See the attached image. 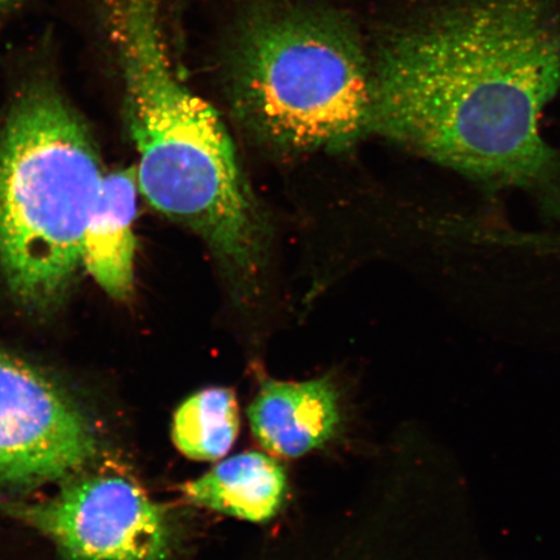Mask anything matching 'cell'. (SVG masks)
Returning a JSON list of instances; mask_svg holds the SVG:
<instances>
[{"mask_svg":"<svg viewBox=\"0 0 560 560\" xmlns=\"http://www.w3.org/2000/svg\"><path fill=\"white\" fill-rule=\"evenodd\" d=\"M226 83L236 115L279 150H345L370 135L373 58L332 7L255 5L229 46Z\"/></svg>","mask_w":560,"mask_h":560,"instance_id":"3957f363","label":"cell"},{"mask_svg":"<svg viewBox=\"0 0 560 560\" xmlns=\"http://www.w3.org/2000/svg\"><path fill=\"white\" fill-rule=\"evenodd\" d=\"M101 451L80 404L39 369L0 350V490L61 485L93 466Z\"/></svg>","mask_w":560,"mask_h":560,"instance_id":"8992f818","label":"cell"},{"mask_svg":"<svg viewBox=\"0 0 560 560\" xmlns=\"http://www.w3.org/2000/svg\"><path fill=\"white\" fill-rule=\"evenodd\" d=\"M42 501L0 499V516L50 540L62 560H179L170 510L136 480L82 472Z\"/></svg>","mask_w":560,"mask_h":560,"instance_id":"5b68a950","label":"cell"},{"mask_svg":"<svg viewBox=\"0 0 560 560\" xmlns=\"http://www.w3.org/2000/svg\"><path fill=\"white\" fill-rule=\"evenodd\" d=\"M560 93V0H438L373 58L370 132L560 222V152L541 117Z\"/></svg>","mask_w":560,"mask_h":560,"instance_id":"6da1fadb","label":"cell"},{"mask_svg":"<svg viewBox=\"0 0 560 560\" xmlns=\"http://www.w3.org/2000/svg\"><path fill=\"white\" fill-rule=\"evenodd\" d=\"M117 40L139 191L195 231L240 276H252L262 228L225 124L178 81L161 37L156 0H121Z\"/></svg>","mask_w":560,"mask_h":560,"instance_id":"7a4b0ae2","label":"cell"},{"mask_svg":"<svg viewBox=\"0 0 560 560\" xmlns=\"http://www.w3.org/2000/svg\"><path fill=\"white\" fill-rule=\"evenodd\" d=\"M194 506L250 523L275 520L289 494L282 465L260 452L234 455L179 488Z\"/></svg>","mask_w":560,"mask_h":560,"instance_id":"9c48e42d","label":"cell"},{"mask_svg":"<svg viewBox=\"0 0 560 560\" xmlns=\"http://www.w3.org/2000/svg\"><path fill=\"white\" fill-rule=\"evenodd\" d=\"M252 433L265 451L298 458L324 446L341 425L340 395L328 377L268 381L250 402Z\"/></svg>","mask_w":560,"mask_h":560,"instance_id":"52a82bcc","label":"cell"},{"mask_svg":"<svg viewBox=\"0 0 560 560\" xmlns=\"http://www.w3.org/2000/svg\"><path fill=\"white\" fill-rule=\"evenodd\" d=\"M375 511L362 494L328 527L303 538H283L261 560H383Z\"/></svg>","mask_w":560,"mask_h":560,"instance_id":"8fae6325","label":"cell"},{"mask_svg":"<svg viewBox=\"0 0 560 560\" xmlns=\"http://www.w3.org/2000/svg\"><path fill=\"white\" fill-rule=\"evenodd\" d=\"M138 179L136 167L104 175L83 237L82 266L110 298H128L135 284Z\"/></svg>","mask_w":560,"mask_h":560,"instance_id":"ba28073f","label":"cell"},{"mask_svg":"<svg viewBox=\"0 0 560 560\" xmlns=\"http://www.w3.org/2000/svg\"><path fill=\"white\" fill-rule=\"evenodd\" d=\"M104 175L60 95L20 97L0 135V272L27 310H50L72 283Z\"/></svg>","mask_w":560,"mask_h":560,"instance_id":"277c9868","label":"cell"},{"mask_svg":"<svg viewBox=\"0 0 560 560\" xmlns=\"http://www.w3.org/2000/svg\"><path fill=\"white\" fill-rule=\"evenodd\" d=\"M240 427L234 390L212 387L196 392L179 406L173 418L172 438L187 458L215 460L234 445Z\"/></svg>","mask_w":560,"mask_h":560,"instance_id":"30bf717a","label":"cell"}]
</instances>
